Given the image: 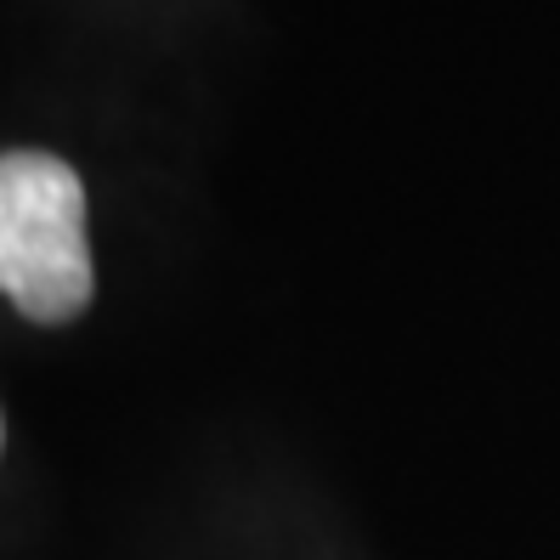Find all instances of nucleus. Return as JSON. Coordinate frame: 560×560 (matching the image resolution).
Listing matches in <instances>:
<instances>
[{
	"instance_id": "obj_1",
	"label": "nucleus",
	"mask_w": 560,
	"mask_h": 560,
	"mask_svg": "<svg viewBox=\"0 0 560 560\" xmlns=\"http://www.w3.org/2000/svg\"><path fill=\"white\" fill-rule=\"evenodd\" d=\"M91 289L80 176L57 153H0V294L35 323H74Z\"/></svg>"
}]
</instances>
